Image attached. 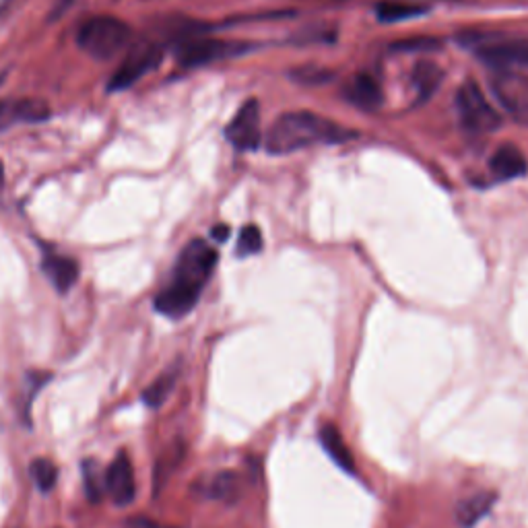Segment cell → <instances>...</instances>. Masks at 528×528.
Returning <instances> with one entry per match:
<instances>
[{
    "instance_id": "1",
    "label": "cell",
    "mask_w": 528,
    "mask_h": 528,
    "mask_svg": "<svg viewBox=\"0 0 528 528\" xmlns=\"http://www.w3.org/2000/svg\"><path fill=\"white\" fill-rule=\"evenodd\" d=\"M217 260L219 254L209 242L201 238L188 242L178 256L170 283L155 295V310L172 320L188 316L201 300Z\"/></svg>"
},
{
    "instance_id": "2",
    "label": "cell",
    "mask_w": 528,
    "mask_h": 528,
    "mask_svg": "<svg viewBox=\"0 0 528 528\" xmlns=\"http://www.w3.org/2000/svg\"><path fill=\"white\" fill-rule=\"evenodd\" d=\"M355 132L312 112H287L277 118L267 135V151L287 155L314 145L347 143Z\"/></svg>"
},
{
    "instance_id": "3",
    "label": "cell",
    "mask_w": 528,
    "mask_h": 528,
    "mask_svg": "<svg viewBox=\"0 0 528 528\" xmlns=\"http://www.w3.org/2000/svg\"><path fill=\"white\" fill-rule=\"evenodd\" d=\"M460 44L471 50L495 73L528 71V38H514L506 33L469 31L460 36Z\"/></svg>"
},
{
    "instance_id": "4",
    "label": "cell",
    "mask_w": 528,
    "mask_h": 528,
    "mask_svg": "<svg viewBox=\"0 0 528 528\" xmlns=\"http://www.w3.org/2000/svg\"><path fill=\"white\" fill-rule=\"evenodd\" d=\"M130 42V27L110 15L87 19L77 31V46L93 60L108 62Z\"/></svg>"
},
{
    "instance_id": "5",
    "label": "cell",
    "mask_w": 528,
    "mask_h": 528,
    "mask_svg": "<svg viewBox=\"0 0 528 528\" xmlns=\"http://www.w3.org/2000/svg\"><path fill=\"white\" fill-rule=\"evenodd\" d=\"M456 110L462 126L475 135H485L502 126V116L491 108L483 89L471 79L462 83L456 93Z\"/></svg>"
},
{
    "instance_id": "6",
    "label": "cell",
    "mask_w": 528,
    "mask_h": 528,
    "mask_svg": "<svg viewBox=\"0 0 528 528\" xmlns=\"http://www.w3.org/2000/svg\"><path fill=\"white\" fill-rule=\"evenodd\" d=\"M250 44L242 42H225L213 38H182L174 46L176 60L186 66V69H196V66H205L217 60L236 58L250 52Z\"/></svg>"
},
{
    "instance_id": "7",
    "label": "cell",
    "mask_w": 528,
    "mask_h": 528,
    "mask_svg": "<svg viewBox=\"0 0 528 528\" xmlns=\"http://www.w3.org/2000/svg\"><path fill=\"white\" fill-rule=\"evenodd\" d=\"M161 60H163V48L159 44H155V42L135 44L126 52L120 66L114 71V75L108 83V91L120 93L132 85H137L147 73L157 69Z\"/></svg>"
},
{
    "instance_id": "8",
    "label": "cell",
    "mask_w": 528,
    "mask_h": 528,
    "mask_svg": "<svg viewBox=\"0 0 528 528\" xmlns=\"http://www.w3.org/2000/svg\"><path fill=\"white\" fill-rule=\"evenodd\" d=\"M225 137L238 151H254L260 145L262 141L260 106L256 99H248V102L236 112V116L229 120L225 128Z\"/></svg>"
},
{
    "instance_id": "9",
    "label": "cell",
    "mask_w": 528,
    "mask_h": 528,
    "mask_svg": "<svg viewBox=\"0 0 528 528\" xmlns=\"http://www.w3.org/2000/svg\"><path fill=\"white\" fill-rule=\"evenodd\" d=\"M106 491L116 506L126 508L137 498V477L126 450H120L104 473Z\"/></svg>"
},
{
    "instance_id": "10",
    "label": "cell",
    "mask_w": 528,
    "mask_h": 528,
    "mask_svg": "<svg viewBox=\"0 0 528 528\" xmlns=\"http://www.w3.org/2000/svg\"><path fill=\"white\" fill-rule=\"evenodd\" d=\"M495 95L502 106L518 120L528 122V81L518 73H498V79L493 81Z\"/></svg>"
},
{
    "instance_id": "11",
    "label": "cell",
    "mask_w": 528,
    "mask_h": 528,
    "mask_svg": "<svg viewBox=\"0 0 528 528\" xmlns=\"http://www.w3.org/2000/svg\"><path fill=\"white\" fill-rule=\"evenodd\" d=\"M345 97L347 102L353 104L359 110H366V112H374L382 106L384 102V93L382 87L378 83V79L370 73H359L353 75L349 79V83L345 85Z\"/></svg>"
},
{
    "instance_id": "12",
    "label": "cell",
    "mask_w": 528,
    "mask_h": 528,
    "mask_svg": "<svg viewBox=\"0 0 528 528\" xmlns=\"http://www.w3.org/2000/svg\"><path fill=\"white\" fill-rule=\"evenodd\" d=\"M42 271L58 293H69L79 281V262L64 254L46 252L42 258Z\"/></svg>"
},
{
    "instance_id": "13",
    "label": "cell",
    "mask_w": 528,
    "mask_h": 528,
    "mask_svg": "<svg viewBox=\"0 0 528 528\" xmlns=\"http://www.w3.org/2000/svg\"><path fill=\"white\" fill-rule=\"evenodd\" d=\"M50 116V108L42 99H9L0 104V128L15 122H42Z\"/></svg>"
},
{
    "instance_id": "14",
    "label": "cell",
    "mask_w": 528,
    "mask_h": 528,
    "mask_svg": "<svg viewBox=\"0 0 528 528\" xmlns=\"http://www.w3.org/2000/svg\"><path fill=\"white\" fill-rule=\"evenodd\" d=\"M489 170L495 180H516L528 172V163L522 151L514 145H502L498 151L491 155Z\"/></svg>"
},
{
    "instance_id": "15",
    "label": "cell",
    "mask_w": 528,
    "mask_h": 528,
    "mask_svg": "<svg viewBox=\"0 0 528 528\" xmlns=\"http://www.w3.org/2000/svg\"><path fill=\"white\" fill-rule=\"evenodd\" d=\"M444 81V71L432 60H419L413 66L411 85L415 91V104H425Z\"/></svg>"
},
{
    "instance_id": "16",
    "label": "cell",
    "mask_w": 528,
    "mask_h": 528,
    "mask_svg": "<svg viewBox=\"0 0 528 528\" xmlns=\"http://www.w3.org/2000/svg\"><path fill=\"white\" fill-rule=\"evenodd\" d=\"M318 438H320V444L326 450V454L333 458L335 465L339 469H343L345 473L353 475L355 473V460H353V454H351V450H349V446H347L345 438L341 436L339 429L333 423H324L318 429Z\"/></svg>"
},
{
    "instance_id": "17",
    "label": "cell",
    "mask_w": 528,
    "mask_h": 528,
    "mask_svg": "<svg viewBox=\"0 0 528 528\" xmlns=\"http://www.w3.org/2000/svg\"><path fill=\"white\" fill-rule=\"evenodd\" d=\"M495 502H498V498H495V493L489 491L469 495L467 500H462L456 506V524L460 528H475L485 516H489Z\"/></svg>"
},
{
    "instance_id": "18",
    "label": "cell",
    "mask_w": 528,
    "mask_h": 528,
    "mask_svg": "<svg viewBox=\"0 0 528 528\" xmlns=\"http://www.w3.org/2000/svg\"><path fill=\"white\" fill-rule=\"evenodd\" d=\"M205 495L217 502H234L240 495V477L234 471H219L205 483Z\"/></svg>"
},
{
    "instance_id": "19",
    "label": "cell",
    "mask_w": 528,
    "mask_h": 528,
    "mask_svg": "<svg viewBox=\"0 0 528 528\" xmlns=\"http://www.w3.org/2000/svg\"><path fill=\"white\" fill-rule=\"evenodd\" d=\"M178 376H180V370L178 366L165 370L163 374H159L145 390H143V403L151 409H159L165 401L170 399V394L174 392L176 388V382H178Z\"/></svg>"
},
{
    "instance_id": "20",
    "label": "cell",
    "mask_w": 528,
    "mask_h": 528,
    "mask_svg": "<svg viewBox=\"0 0 528 528\" xmlns=\"http://www.w3.org/2000/svg\"><path fill=\"white\" fill-rule=\"evenodd\" d=\"M29 475H31L33 485H36L42 493H50L58 483V467L48 458L31 460Z\"/></svg>"
},
{
    "instance_id": "21",
    "label": "cell",
    "mask_w": 528,
    "mask_h": 528,
    "mask_svg": "<svg viewBox=\"0 0 528 528\" xmlns=\"http://www.w3.org/2000/svg\"><path fill=\"white\" fill-rule=\"evenodd\" d=\"M83 471V489L89 502H99L104 498L106 491V479L99 473V467L95 465V460H85L81 465Z\"/></svg>"
},
{
    "instance_id": "22",
    "label": "cell",
    "mask_w": 528,
    "mask_h": 528,
    "mask_svg": "<svg viewBox=\"0 0 528 528\" xmlns=\"http://www.w3.org/2000/svg\"><path fill=\"white\" fill-rule=\"evenodd\" d=\"M376 13H378L380 21L396 23V21L419 17V15L427 13V9L425 7H417V5H405V3H380Z\"/></svg>"
},
{
    "instance_id": "23",
    "label": "cell",
    "mask_w": 528,
    "mask_h": 528,
    "mask_svg": "<svg viewBox=\"0 0 528 528\" xmlns=\"http://www.w3.org/2000/svg\"><path fill=\"white\" fill-rule=\"evenodd\" d=\"M262 250V231L256 225H246L240 231V238H238V246H236V254L240 258L252 256L256 252Z\"/></svg>"
},
{
    "instance_id": "24",
    "label": "cell",
    "mask_w": 528,
    "mask_h": 528,
    "mask_svg": "<svg viewBox=\"0 0 528 528\" xmlns=\"http://www.w3.org/2000/svg\"><path fill=\"white\" fill-rule=\"evenodd\" d=\"M75 3H79V0H58V3L54 5V9H52V13H50V17H48V21H56V19H60L66 11H71V7H73Z\"/></svg>"
},
{
    "instance_id": "25",
    "label": "cell",
    "mask_w": 528,
    "mask_h": 528,
    "mask_svg": "<svg viewBox=\"0 0 528 528\" xmlns=\"http://www.w3.org/2000/svg\"><path fill=\"white\" fill-rule=\"evenodd\" d=\"M211 234H213V238H215L217 242H225V240L229 238V227L221 223V225L213 227V231H211Z\"/></svg>"
},
{
    "instance_id": "26",
    "label": "cell",
    "mask_w": 528,
    "mask_h": 528,
    "mask_svg": "<svg viewBox=\"0 0 528 528\" xmlns=\"http://www.w3.org/2000/svg\"><path fill=\"white\" fill-rule=\"evenodd\" d=\"M3 188H5V165L0 161V192H3Z\"/></svg>"
}]
</instances>
